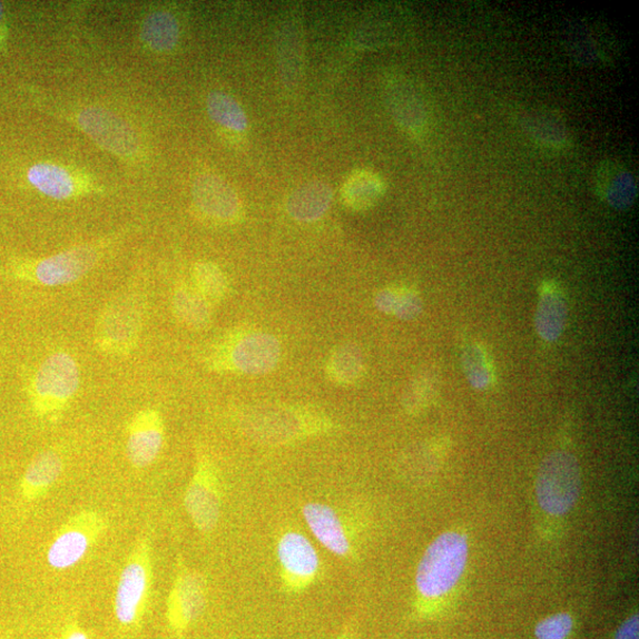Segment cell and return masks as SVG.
<instances>
[{"mask_svg":"<svg viewBox=\"0 0 639 639\" xmlns=\"http://www.w3.org/2000/svg\"><path fill=\"white\" fill-rule=\"evenodd\" d=\"M568 316L566 294L556 282H543L535 313V330L541 340L547 343L557 342L566 331Z\"/></svg>","mask_w":639,"mask_h":639,"instance_id":"cell-16","label":"cell"},{"mask_svg":"<svg viewBox=\"0 0 639 639\" xmlns=\"http://www.w3.org/2000/svg\"><path fill=\"white\" fill-rule=\"evenodd\" d=\"M81 385V370L68 352L48 356L36 371L29 387V399L37 417L53 420L70 405Z\"/></svg>","mask_w":639,"mask_h":639,"instance_id":"cell-2","label":"cell"},{"mask_svg":"<svg viewBox=\"0 0 639 639\" xmlns=\"http://www.w3.org/2000/svg\"><path fill=\"white\" fill-rule=\"evenodd\" d=\"M153 547L149 535H144L125 563L115 598L117 622L126 631L137 630L142 622L153 591Z\"/></svg>","mask_w":639,"mask_h":639,"instance_id":"cell-4","label":"cell"},{"mask_svg":"<svg viewBox=\"0 0 639 639\" xmlns=\"http://www.w3.org/2000/svg\"><path fill=\"white\" fill-rule=\"evenodd\" d=\"M281 360V344L272 334L239 331L224 336L206 356V366L218 373L263 375Z\"/></svg>","mask_w":639,"mask_h":639,"instance_id":"cell-1","label":"cell"},{"mask_svg":"<svg viewBox=\"0 0 639 639\" xmlns=\"http://www.w3.org/2000/svg\"><path fill=\"white\" fill-rule=\"evenodd\" d=\"M126 453L135 469H145L159 458L165 442L161 413L148 407L136 413L127 425Z\"/></svg>","mask_w":639,"mask_h":639,"instance_id":"cell-11","label":"cell"},{"mask_svg":"<svg viewBox=\"0 0 639 639\" xmlns=\"http://www.w3.org/2000/svg\"><path fill=\"white\" fill-rule=\"evenodd\" d=\"M99 259V248L80 246L46 258L16 263L10 273L16 279L37 286L62 287L88 275L97 267Z\"/></svg>","mask_w":639,"mask_h":639,"instance_id":"cell-5","label":"cell"},{"mask_svg":"<svg viewBox=\"0 0 639 639\" xmlns=\"http://www.w3.org/2000/svg\"><path fill=\"white\" fill-rule=\"evenodd\" d=\"M438 385V374L431 370H423L407 385L405 405L411 410L422 409L434 397Z\"/></svg>","mask_w":639,"mask_h":639,"instance_id":"cell-30","label":"cell"},{"mask_svg":"<svg viewBox=\"0 0 639 639\" xmlns=\"http://www.w3.org/2000/svg\"><path fill=\"white\" fill-rule=\"evenodd\" d=\"M318 423L322 420L304 409H273L256 413L253 426L258 435L281 441L303 435Z\"/></svg>","mask_w":639,"mask_h":639,"instance_id":"cell-15","label":"cell"},{"mask_svg":"<svg viewBox=\"0 0 639 639\" xmlns=\"http://www.w3.org/2000/svg\"><path fill=\"white\" fill-rule=\"evenodd\" d=\"M79 122L86 134L110 154L120 157H135L140 141L126 121L104 108L91 107L82 110Z\"/></svg>","mask_w":639,"mask_h":639,"instance_id":"cell-10","label":"cell"},{"mask_svg":"<svg viewBox=\"0 0 639 639\" xmlns=\"http://www.w3.org/2000/svg\"><path fill=\"white\" fill-rule=\"evenodd\" d=\"M581 490L578 461L566 451H554L542 461L537 478V498L543 512L553 517L568 514Z\"/></svg>","mask_w":639,"mask_h":639,"instance_id":"cell-6","label":"cell"},{"mask_svg":"<svg viewBox=\"0 0 639 639\" xmlns=\"http://www.w3.org/2000/svg\"><path fill=\"white\" fill-rule=\"evenodd\" d=\"M278 559L285 576L293 587L309 584L318 570V557L309 540L299 533L289 532L281 538Z\"/></svg>","mask_w":639,"mask_h":639,"instance_id":"cell-14","label":"cell"},{"mask_svg":"<svg viewBox=\"0 0 639 639\" xmlns=\"http://www.w3.org/2000/svg\"><path fill=\"white\" fill-rule=\"evenodd\" d=\"M394 115L412 134H420L425 125V115L416 96L404 87H396L390 96Z\"/></svg>","mask_w":639,"mask_h":639,"instance_id":"cell-29","label":"cell"},{"mask_svg":"<svg viewBox=\"0 0 639 639\" xmlns=\"http://www.w3.org/2000/svg\"><path fill=\"white\" fill-rule=\"evenodd\" d=\"M65 460L58 451L49 449L37 455L28 465L21 482L22 497L31 502L42 499L60 480Z\"/></svg>","mask_w":639,"mask_h":639,"instance_id":"cell-18","label":"cell"},{"mask_svg":"<svg viewBox=\"0 0 639 639\" xmlns=\"http://www.w3.org/2000/svg\"><path fill=\"white\" fill-rule=\"evenodd\" d=\"M62 639H89L88 635L78 626L69 627Z\"/></svg>","mask_w":639,"mask_h":639,"instance_id":"cell-33","label":"cell"},{"mask_svg":"<svg viewBox=\"0 0 639 639\" xmlns=\"http://www.w3.org/2000/svg\"><path fill=\"white\" fill-rule=\"evenodd\" d=\"M142 323V309L137 299H115L100 314L94 343L105 354L128 355L139 344Z\"/></svg>","mask_w":639,"mask_h":639,"instance_id":"cell-8","label":"cell"},{"mask_svg":"<svg viewBox=\"0 0 639 639\" xmlns=\"http://www.w3.org/2000/svg\"><path fill=\"white\" fill-rule=\"evenodd\" d=\"M197 209L206 217L232 223L240 216V201L233 187L217 176L201 175L193 186Z\"/></svg>","mask_w":639,"mask_h":639,"instance_id":"cell-13","label":"cell"},{"mask_svg":"<svg viewBox=\"0 0 639 639\" xmlns=\"http://www.w3.org/2000/svg\"><path fill=\"white\" fill-rule=\"evenodd\" d=\"M173 311L178 322L195 331L208 330L213 322V305L189 285H179L175 289Z\"/></svg>","mask_w":639,"mask_h":639,"instance_id":"cell-20","label":"cell"},{"mask_svg":"<svg viewBox=\"0 0 639 639\" xmlns=\"http://www.w3.org/2000/svg\"><path fill=\"white\" fill-rule=\"evenodd\" d=\"M374 305L382 313L405 320V322L416 318L423 311V301L419 291L406 285H394L382 289L375 296Z\"/></svg>","mask_w":639,"mask_h":639,"instance_id":"cell-23","label":"cell"},{"mask_svg":"<svg viewBox=\"0 0 639 639\" xmlns=\"http://www.w3.org/2000/svg\"><path fill=\"white\" fill-rule=\"evenodd\" d=\"M615 639H639V617L637 613L629 617L617 629Z\"/></svg>","mask_w":639,"mask_h":639,"instance_id":"cell-32","label":"cell"},{"mask_svg":"<svg viewBox=\"0 0 639 639\" xmlns=\"http://www.w3.org/2000/svg\"><path fill=\"white\" fill-rule=\"evenodd\" d=\"M206 606V586L201 576L183 570L178 573L167 598L168 627L181 636L201 616Z\"/></svg>","mask_w":639,"mask_h":639,"instance_id":"cell-12","label":"cell"},{"mask_svg":"<svg viewBox=\"0 0 639 639\" xmlns=\"http://www.w3.org/2000/svg\"><path fill=\"white\" fill-rule=\"evenodd\" d=\"M468 554V539L459 532H446L432 541L417 569L421 597L435 600L453 590L465 570Z\"/></svg>","mask_w":639,"mask_h":639,"instance_id":"cell-3","label":"cell"},{"mask_svg":"<svg viewBox=\"0 0 639 639\" xmlns=\"http://www.w3.org/2000/svg\"><path fill=\"white\" fill-rule=\"evenodd\" d=\"M185 509L198 531L210 533L220 517V486L217 469L208 456H199L185 494Z\"/></svg>","mask_w":639,"mask_h":639,"instance_id":"cell-9","label":"cell"},{"mask_svg":"<svg viewBox=\"0 0 639 639\" xmlns=\"http://www.w3.org/2000/svg\"><path fill=\"white\" fill-rule=\"evenodd\" d=\"M462 365L465 377L474 389L484 391L495 382V368L490 353L481 344L474 343L463 351Z\"/></svg>","mask_w":639,"mask_h":639,"instance_id":"cell-26","label":"cell"},{"mask_svg":"<svg viewBox=\"0 0 639 639\" xmlns=\"http://www.w3.org/2000/svg\"><path fill=\"white\" fill-rule=\"evenodd\" d=\"M326 372L332 383L347 386L360 382L365 372L364 355L360 347L346 344L330 355Z\"/></svg>","mask_w":639,"mask_h":639,"instance_id":"cell-24","label":"cell"},{"mask_svg":"<svg viewBox=\"0 0 639 639\" xmlns=\"http://www.w3.org/2000/svg\"><path fill=\"white\" fill-rule=\"evenodd\" d=\"M194 287L214 306L228 296L230 286L227 275L213 262L196 263L193 269Z\"/></svg>","mask_w":639,"mask_h":639,"instance_id":"cell-27","label":"cell"},{"mask_svg":"<svg viewBox=\"0 0 639 639\" xmlns=\"http://www.w3.org/2000/svg\"><path fill=\"white\" fill-rule=\"evenodd\" d=\"M144 42L158 52L173 50L179 41V24L167 11H157L145 18L141 28Z\"/></svg>","mask_w":639,"mask_h":639,"instance_id":"cell-25","label":"cell"},{"mask_svg":"<svg viewBox=\"0 0 639 639\" xmlns=\"http://www.w3.org/2000/svg\"><path fill=\"white\" fill-rule=\"evenodd\" d=\"M574 628V620L568 612L549 616L537 625V639H568Z\"/></svg>","mask_w":639,"mask_h":639,"instance_id":"cell-31","label":"cell"},{"mask_svg":"<svg viewBox=\"0 0 639 639\" xmlns=\"http://www.w3.org/2000/svg\"><path fill=\"white\" fill-rule=\"evenodd\" d=\"M210 118L222 127L244 131L248 127V118L238 102L227 94L214 91L206 101Z\"/></svg>","mask_w":639,"mask_h":639,"instance_id":"cell-28","label":"cell"},{"mask_svg":"<svg viewBox=\"0 0 639 639\" xmlns=\"http://www.w3.org/2000/svg\"><path fill=\"white\" fill-rule=\"evenodd\" d=\"M3 13H4V7L3 3H0V21H2Z\"/></svg>","mask_w":639,"mask_h":639,"instance_id":"cell-34","label":"cell"},{"mask_svg":"<svg viewBox=\"0 0 639 639\" xmlns=\"http://www.w3.org/2000/svg\"><path fill=\"white\" fill-rule=\"evenodd\" d=\"M107 529L108 521L100 512L86 510L75 514L62 525L49 547V567L56 571L77 567L100 541Z\"/></svg>","mask_w":639,"mask_h":639,"instance_id":"cell-7","label":"cell"},{"mask_svg":"<svg viewBox=\"0 0 639 639\" xmlns=\"http://www.w3.org/2000/svg\"><path fill=\"white\" fill-rule=\"evenodd\" d=\"M304 517L313 535L323 547L335 556H346L351 544L343 522L331 507L322 503H308L304 507Z\"/></svg>","mask_w":639,"mask_h":639,"instance_id":"cell-17","label":"cell"},{"mask_svg":"<svg viewBox=\"0 0 639 639\" xmlns=\"http://www.w3.org/2000/svg\"><path fill=\"white\" fill-rule=\"evenodd\" d=\"M385 190V184L379 175L358 171L346 180L343 199L350 209L366 212L383 198Z\"/></svg>","mask_w":639,"mask_h":639,"instance_id":"cell-21","label":"cell"},{"mask_svg":"<svg viewBox=\"0 0 639 639\" xmlns=\"http://www.w3.org/2000/svg\"><path fill=\"white\" fill-rule=\"evenodd\" d=\"M28 179L35 189L53 199L65 200L77 191L71 175L59 165L36 164L30 167Z\"/></svg>","mask_w":639,"mask_h":639,"instance_id":"cell-22","label":"cell"},{"mask_svg":"<svg viewBox=\"0 0 639 639\" xmlns=\"http://www.w3.org/2000/svg\"><path fill=\"white\" fill-rule=\"evenodd\" d=\"M333 191L324 181H311L301 185L291 195L287 210L292 218L309 223L322 218L331 208Z\"/></svg>","mask_w":639,"mask_h":639,"instance_id":"cell-19","label":"cell"}]
</instances>
